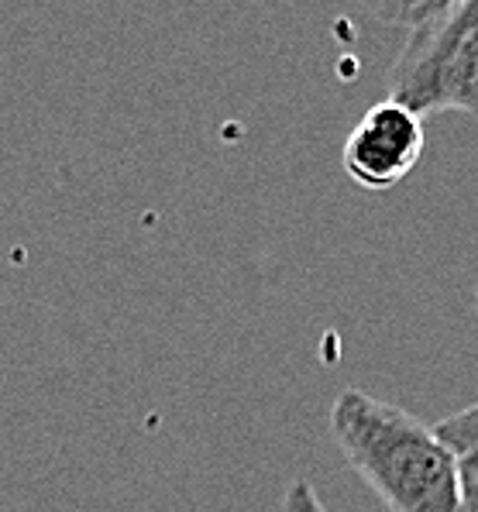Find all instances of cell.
I'll return each instance as SVG.
<instances>
[{
	"label": "cell",
	"mask_w": 478,
	"mask_h": 512,
	"mask_svg": "<svg viewBox=\"0 0 478 512\" xmlns=\"http://www.w3.org/2000/svg\"><path fill=\"white\" fill-rule=\"evenodd\" d=\"M434 433L451 447L454 454H458L461 461L478 464V403L444 416V420L434 427Z\"/></svg>",
	"instance_id": "cell-4"
},
{
	"label": "cell",
	"mask_w": 478,
	"mask_h": 512,
	"mask_svg": "<svg viewBox=\"0 0 478 512\" xmlns=\"http://www.w3.org/2000/svg\"><path fill=\"white\" fill-rule=\"evenodd\" d=\"M423 155V117L396 100H379L365 110L341 148V165L351 183L368 193H386L417 169Z\"/></svg>",
	"instance_id": "cell-3"
},
{
	"label": "cell",
	"mask_w": 478,
	"mask_h": 512,
	"mask_svg": "<svg viewBox=\"0 0 478 512\" xmlns=\"http://www.w3.org/2000/svg\"><path fill=\"white\" fill-rule=\"evenodd\" d=\"M389 100L417 117L441 110L478 117V0L444 4L437 18L406 31L389 69Z\"/></svg>",
	"instance_id": "cell-2"
},
{
	"label": "cell",
	"mask_w": 478,
	"mask_h": 512,
	"mask_svg": "<svg viewBox=\"0 0 478 512\" xmlns=\"http://www.w3.org/2000/svg\"><path fill=\"white\" fill-rule=\"evenodd\" d=\"M461 512H478V464L461 461Z\"/></svg>",
	"instance_id": "cell-7"
},
{
	"label": "cell",
	"mask_w": 478,
	"mask_h": 512,
	"mask_svg": "<svg viewBox=\"0 0 478 512\" xmlns=\"http://www.w3.org/2000/svg\"><path fill=\"white\" fill-rule=\"evenodd\" d=\"M282 512H327V509L320 502L317 488L307 478H296V482H289L286 495H282Z\"/></svg>",
	"instance_id": "cell-6"
},
{
	"label": "cell",
	"mask_w": 478,
	"mask_h": 512,
	"mask_svg": "<svg viewBox=\"0 0 478 512\" xmlns=\"http://www.w3.org/2000/svg\"><path fill=\"white\" fill-rule=\"evenodd\" d=\"M444 4H448V0H441V4H437V0H420V4H382V7H372V11L379 14L382 21H393V25L413 31V28L427 25L430 18H437V14L444 11Z\"/></svg>",
	"instance_id": "cell-5"
},
{
	"label": "cell",
	"mask_w": 478,
	"mask_h": 512,
	"mask_svg": "<svg viewBox=\"0 0 478 512\" xmlns=\"http://www.w3.org/2000/svg\"><path fill=\"white\" fill-rule=\"evenodd\" d=\"M331 433L393 512H461V458L413 413L341 389L331 403Z\"/></svg>",
	"instance_id": "cell-1"
}]
</instances>
